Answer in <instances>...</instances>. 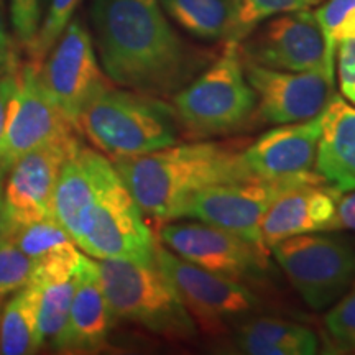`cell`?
I'll use <instances>...</instances> for the list:
<instances>
[{
	"label": "cell",
	"mask_w": 355,
	"mask_h": 355,
	"mask_svg": "<svg viewBox=\"0 0 355 355\" xmlns=\"http://www.w3.org/2000/svg\"><path fill=\"white\" fill-rule=\"evenodd\" d=\"M13 232L10 220H8L7 207H6V198H3V180L0 178V241L10 239Z\"/></svg>",
	"instance_id": "e575fe53"
},
{
	"label": "cell",
	"mask_w": 355,
	"mask_h": 355,
	"mask_svg": "<svg viewBox=\"0 0 355 355\" xmlns=\"http://www.w3.org/2000/svg\"><path fill=\"white\" fill-rule=\"evenodd\" d=\"M159 6L181 28L199 40L230 38L235 0H159Z\"/></svg>",
	"instance_id": "603a6c76"
},
{
	"label": "cell",
	"mask_w": 355,
	"mask_h": 355,
	"mask_svg": "<svg viewBox=\"0 0 355 355\" xmlns=\"http://www.w3.org/2000/svg\"><path fill=\"white\" fill-rule=\"evenodd\" d=\"M73 135H79V130L44 89L40 64L30 60L21 63L0 158V178L3 180L13 163L37 146Z\"/></svg>",
	"instance_id": "4fadbf2b"
},
{
	"label": "cell",
	"mask_w": 355,
	"mask_h": 355,
	"mask_svg": "<svg viewBox=\"0 0 355 355\" xmlns=\"http://www.w3.org/2000/svg\"><path fill=\"white\" fill-rule=\"evenodd\" d=\"M21 61L19 56V43L8 33L0 0V76L13 74L20 69Z\"/></svg>",
	"instance_id": "1f68e13d"
},
{
	"label": "cell",
	"mask_w": 355,
	"mask_h": 355,
	"mask_svg": "<svg viewBox=\"0 0 355 355\" xmlns=\"http://www.w3.org/2000/svg\"><path fill=\"white\" fill-rule=\"evenodd\" d=\"M309 308L334 304L355 279V248L334 235L301 234L270 248Z\"/></svg>",
	"instance_id": "52a82bcc"
},
{
	"label": "cell",
	"mask_w": 355,
	"mask_h": 355,
	"mask_svg": "<svg viewBox=\"0 0 355 355\" xmlns=\"http://www.w3.org/2000/svg\"><path fill=\"white\" fill-rule=\"evenodd\" d=\"M180 133L189 140L229 135L254 123L255 91L248 84L239 43L224 50L170 99Z\"/></svg>",
	"instance_id": "3957f363"
},
{
	"label": "cell",
	"mask_w": 355,
	"mask_h": 355,
	"mask_svg": "<svg viewBox=\"0 0 355 355\" xmlns=\"http://www.w3.org/2000/svg\"><path fill=\"white\" fill-rule=\"evenodd\" d=\"M96 263L115 321L139 324L171 340H188L196 336V322L157 261L101 259Z\"/></svg>",
	"instance_id": "5b68a950"
},
{
	"label": "cell",
	"mask_w": 355,
	"mask_h": 355,
	"mask_svg": "<svg viewBox=\"0 0 355 355\" xmlns=\"http://www.w3.org/2000/svg\"><path fill=\"white\" fill-rule=\"evenodd\" d=\"M40 79L61 112L76 128L83 110L101 92L112 86L97 61L91 33L78 19L69 21L42 61Z\"/></svg>",
	"instance_id": "30bf717a"
},
{
	"label": "cell",
	"mask_w": 355,
	"mask_h": 355,
	"mask_svg": "<svg viewBox=\"0 0 355 355\" xmlns=\"http://www.w3.org/2000/svg\"><path fill=\"white\" fill-rule=\"evenodd\" d=\"M38 288L32 282L13 291L0 318V354L28 355L38 352L37 344Z\"/></svg>",
	"instance_id": "7402d4cb"
},
{
	"label": "cell",
	"mask_w": 355,
	"mask_h": 355,
	"mask_svg": "<svg viewBox=\"0 0 355 355\" xmlns=\"http://www.w3.org/2000/svg\"><path fill=\"white\" fill-rule=\"evenodd\" d=\"M12 242L20 248L30 260L42 259L58 248L74 243L73 237L55 217H48L13 230Z\"/></svg>",
	"instance_id": "d4e9b609"
},
{
	"label": "cell",
	"mask_w": 355,
	"mask_h": 355,
	"mask_svg": "<svg viewBox=\"0 0 355 355\" xmlns=\"http://www.w3.org/2000/svg\"><path fill=\"white\" fill-rule=\"evenodd\" d=\"M321 125L322 112L263 133L242 152L247 171L259 180H285L314 173Z\"/></svg>",
	"instance_id": "e0dca14e"
},
{
	"label": "cell",
	"mask_w": 355,
	"mask_h": 355,
	"mask_svg": "<svg viewBox=\"0 0 355 355\" xmlns=\"http://www.w3.org/2000/svg\"><path fill=\"white\" fill-rule=\"evenodd\" d=\"M340 198L343 193L324 180L308 181L285 191L263 216L261 242L270 250L295 235L339 230Z\"/></svg>",
	"instance_id": "2e32d148"
},
{
	"label": "cell",
	"mask_w": 355,
	"mask_h": 355,
	"mask_svg": "<svg viewBox=\"0 0 355 355\" xmlns=\"http://www.w3.org/2000/svg\"><path fill=\"white\" fill-rule=\"evenodd\" d=\"M337 74L340 91L349 99L355 91V37L337 43Z\"/></svg>",
	"instance_id": "4dcf8cb0"
},
{
	"label": "cell",
	"mask_w": 355,
	"mask_h": 355,
	"mask_svg": "<svg viewBox=\"0 0 355 355\" xmlns=\"http://www.w3.org/2000/svg\"><path fill=\"white\" fill-rule=\"evenodd\" d=\"M112 162L99 152L79 144L61 166L53 196V212L76 243L84 220L94 204L102 180Z\"/></svg>",
	"instance_id": "d6986e66"
},
{
	"label": "cell",
	"mask_w": 355,
	"mask_h": 355,
	"mask_svg": "<svg viewBox=\"0 0 355 355\" xmlns=\"http://www.w3.org/2000/svg\"><path fill=\"white\" fill-rule=\"evenodd\" d=\"M79 144V135L48 141L17 159L6 173L3 198L13 230L55 217L53 196L58 176L64 159Z\"/></svg>",
	"instance_id": "9a60e30c"
},
{
	"label": "cell",
	"mask_w": 355,
	"mask_h": 355,
	"mask_svg": "<svg viewBox=\"0 0 355 355\" xmlns=\"http://www.w3.org/2000/svg\"><path fill=\"white\" fill-rule=\"evenodd\" d=\"M242 64L257 96L254 123L283 125L308 121L321 114L334 96V73L324 68L295 73L265 68L243 58Z\"/></svg>",
	"instance_id": "8fae6325"
},
{
	"label": "cell",
	"mask_w": 355,
	"mask_h": 355,
	"mask_svg": "<svg viewBox=\"0 0 355 355\" xmlns=\"http://www.w3.org/2000/svg\"><path fill=\"white\" fill-rule=\"evenodd\" d=\"M33 261L12 239L0 241V296L17 291L28 282Z\"/></svg>",
	"instance_id": "83f0119b"
},
{
	"label": "cell",
	"mask_w": 355,
	"mask_h": 355,
	"mask_svg": "<svg viewBox=\"0 0 355 355\" xmlns=\"http://www.w3.org/2000/svg\"><path fill=\"white\" fill-rule=\"evenodd\" d=\"M155 260L194 322L209 334L225 331L227 322L250 316L260 308V301L242 282L189 263L165 245L157 243Z\"/></svg>",
	"instance_id": "9c48e42d"
},
{
	"label": "cell",
	"mask_w": 355,
	"mask_h": 355,
	"mask_svg": "<svg viewBox=\"0 0 355 355\" xmlns=\"http://www.w3.org/2000/svg\"><path fill=\"white\" fill-rule=\"evenodd\" d=\"M159 239L168 250L189 263L239 282L259 278L268 268L270 254L206 222L165 224L159 229Z\"/></svg>",
	"instance_id": "5bb4252c"
},
{
	"label": "cell",
	"mask_w": 355,
	"mask_h": 355,
	"mask_svg": "<svg viewBox=\"0 0 355 355\" xmlns=\"http://www.w3.org/2000/svg\"><path fill=\"white\" fill-rule=\"evenodd\" d=\"M247 140L193 141L133 157L109 158L141 214L166 224L207 186L255 180L242 162Z\"/></svg>",
	"instance_id": "7a4b0ae2"
},
{
	"label": "cell",
	"mask_w": 355,
	"mask_h": 355,
	"mask_svg": "<svg viewBox=\"0 0 355 355\" xmlns=\"http://www.w3.org/2000/svg\"><path fill=\"white\" fill-rule=\"evenodd\" d=\"M114 321L96 260L83 255L68 319L50 347L60 354L101 352L107 347Z\"/></svg>",
	"instance_id": "ac0fdd59"
},
{
	"label": "cell",
	"mask_w": 355,
	"mask_h": 355,
	"mask_svg": "<svg viewBox=\"0 0 355 355\" xmlns=\"http://www.w3.org/2000/svg\"><path fill=\"white\" fill-rule=\"evenodd\" d=\"M337 219H339V229H350L355 232V191L340 198Z\"/></svg>",
	"instance_id": "836d02e7"
},
{
	"label": "cell",
	"mask_w": 355,
	"mask_h": 355,
	"mask_svg": "<svg viewBox=\"0 0 355 355\" xmlns=\"http://www.w3.org/2000/svg\"><path fill=\"white\" fill-rule=\"evenodd\" d=\"M319 0H235L232 33L227 42L241 43L263 20L279 13L304 10L316 6Z\"/></svg>",
	"instance_id": "cb8c5ba5"
},
{
	"label": "cell",
	"mask_w": 355,
	"mask_h": 355,
	"mask_svg": "<svg viewBox=\"0 0 355 355\" xmlns=\"http://www.w3.org/2000/svg\"><path fill=\"white\" fill-rule=\"evenodd\" d=\"M349 101H350V102H352V104L355 105V91L352 92V96H350V97H349Z\"/></svg>",
	"instance_id": "8d00e7d4"
},
{
	"label": "cell",
	"mask_w": 355,
	"mask_h": 355,
	"mask_svg": "<svg viewBox=\"0 0 355 355\" xmlns=\"http://www.w3.org/2000/svg\"><path fill=\"white\" fill-rule=\"evenodd\" d=\"M89 13L105 76L128 91L168 101L217 58L186 42L159 0H92Z\"/></svg>",
	"instance_id": "6da1fadb"
},
{
	"label": "cell",
	"mask_w": 355,
	"mask_h": 355,
	"mask_svg": "<svg viewBox=\"0 0 355 355\" xmlns=\"http://www.w3.org/2000/svg\"><path fill=\"white\" fill-rule=\"evenodd\" d=\"M314 171L340 193L355 191V109L340 96L322 110Z\"/></svg>",
	"instance_id": "ffe728a7"
},
{
	"label": "cell",
	"mask_w": 355,
	"mask_h": 355,
	"mask_svg": "<svg viewBox=\"0 0 355 355\" xmlns=\"http://www.w3.org/2000/svg\"><path fill=\"white\" fill-rule=\"evenodd\" d=\"M2 308H3V296H0V318H2Z\"/></svg>",
	"instance_id": "d590c367"
},
{
	"label": "cell",
	"mask_w": 355,
	"mask_h": 355,
	"mask_svg": "<svg viewBox=\"0 0 355 355\" xmlns=\"http://www.w3.org/2000/svg\"><path fill=\"white\" fill-rule=\"evenodd\" d=\"M326 40V55L334 63L340 40L355 37V0H329L314 12Z\"/></svg>",
	"instance_id": "484cf974"
},
{
	"label": "cell",
	"mask_w": 355,
	"mask_h": 355,
	"mask_svg": "<svg viewBox=\"0 0 355 355\" xmlns=\"http://www.w3.org/2000/svg\"><path fill=\"white\" fill-rule=\"evenodd\" d=\"M78 128L109 158L166 148L181 135L170 102L114 86L83 110Z\"/></svg>",
	"instance_id": "277c9868"
},
{
	"label": "cell",
	"mask_w": 355,
	"mask_h": 355,
	"mask_svg": "<svg viewBox=\"0 0 355 355\" xmlns=\"http://www.w3.org/2000/svg\"><path fill=\"white\" fill-rule=\"evenodd\" d=\"M322 180L316 171L285 180H243L207 186L186 199L178 219L191 217L199 222L229 230L270 254L263 245L260 225L275 199L288 189L308 181Z\"/></svg>",
	"instance_id": "ba28073f"
},
{
	"label": "cell",
	"mask_w": 355,
	"mask_h": 355,
	"mask_svg": "<svg viewBox=\"0 0 355 355\" xmlns=\"http://www.w3.org/2000/svg\"><path fill=\"white\" fill-rule=\"evenodd\" d=\"M83 0H51L48 13L44 15L43 24L40 25L37 40L28 51V60L42 64L51 48L55 46L58 38L64 32L66 26L73 20L74 12L81 6Z\"/></svg>",
	"instance_id": "4316f807"
},
{
	"label": "cell",
	"mask_w": 355,
	"mask_h": 355,
	"mask_svg": "<svg viewBox=\"0 0 355 355\" xmlns=\"http://www.w3.org/2000/svg\"><path fill=\"white\" fill-rule=\"evenodd\" d=\"M17 86H19V71L13 74L0 76V158H2L3 144H6V132L13 97H15Z\"/></svg>",
	"instance_id": "d6a6232c"
},
{
	"label": "cell",
	"mask_w": 355,
	"mask_h": 355,
	"mask_svg": "<svg viewBox=\"0 0 355 355\" xmlns=\"http://www.w3.org/2000/svg\"><path fill=\"white\" fill-rule=\"evenodd\" d=\"M243 60L279 71L327 69L334 73V63L327 60L326 40L319 21L309 8L279 13L239 43Z\"/></svg>",
	"instance_id": "7c38bea8"
},
{
	"label": "cell",
	"mask_w": 355,
	"mask_h": 355,
	"mask_svg": "<svg viewBox=\"0 0 355 355\" xmlns=\"http://www.w3.org/2000/svg\"><path fill=\"white\" fill-rule=\"evenodd\" d=\"M76 245L92 259L155 263L157 241L114 165L102 180Z\"/></svg>",
	"instance_id": "8992f818"
},
{
	"label": "cell",
	"mask_w": 355,
	"mask_h": 355,
	"mask_svg": "<svg viewBox=\"0 0 355 355\" xmlns=\"http://www.w3.org/2000/svg\"><path fill=\"white\" fill-rule=\"evenodd\" d=\"M329 336L343 347L355 349V279L324 318Z\"/></svg>",
	"instance_id": "f1b7e54d"
},
{
	"label": "cell",
	"mask_w": 355,
	"mask_h": 355,
	"mask_svg": "<svg viewBox=\"0 0 355 355\" xmlns=\"http://www.w3.org/2000/svg\"><path fill=\"white\" fill-rule=\"evenodd\" d=\"M10 24L20 48L28 51L40 30V0H10Z\"/></svg>",
	"instance_id": "f546056e"
},
{
	"label": "cell",
	"mask_w": 355,
	"mask_h": 355,
	"mask_svg": "<svg viewBox=\"0 0 355 355\" xmlns=\"http://www.w3.org/2000/svg\"><path fill=\"white\" fill-rule=\"evenodd\" d=\"M237 347L250 355H313L319 340L313 331L279 318H255L239 327Z\"/></svg>",
	"instance_id": "44dd1931"
}]
</instances>
